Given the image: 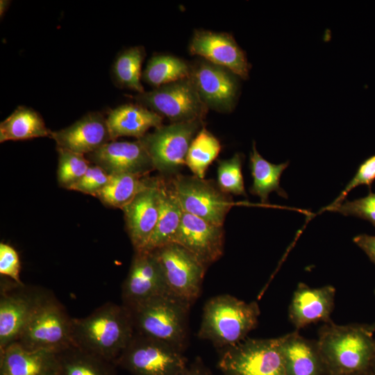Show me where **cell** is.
<instances>
[{"label": "cell", "mask_w": 375, "mask_h": 375, "mask_svg": "<svg viewBox=\"0 0 375 375\" xmlns=\"http://www.w3.org/2000/svg\"><path fill=\"white\" fill-rule=\"evenodd\" d=\"M153 252L160 265L168 294L192 306L201 294L207 267L176 242Z\"/></svg>", "instance_id": "obj_9"}, {"label": "cell", "mask_w": 375, "mask_h": 375, "mask_svg": "<svg viewBox=\"0 0 375 375\" xmlns=\"http://www.w3.org/2000/svg\"><path fill=\"white\" fill-rule=\"evenodd\" d=\"M60 375H117L116 365L75 346L58 353Z\"/></svg>", "instance_id": "obj_27"}, {"label": "cell", "mask_w": 375, "mask_h": 375, "mask_svg": "<svg viewBox=\"0 0 375 375\" xmlns=\"http://www.w3.org/2000/svg\"><path fill=\"white\" fill-rule=\"evenodd\" d=\"M218 367L225 375H287L279 338L244 339L224 349Z\"/></svg>", "instance_id": "obj_6"}, {"label": "cell", "mask_w": 375, "mask_h": 375, "mask_svg": "<svg viewBox=\"0 0 375 375\" xmlns=\"http://www.w3.org/2000/svg\"><path fill=\"white\" fill-rule=\"evenodd\" d=\"M230 70L206 60L190 65V78L208 108L230 112L235 104L239 85Z\"/></svg>", "instance_id": "obj_14"}, {"label": "cell", "mask_w": 375, "mask_h": 375, "mask_svg": "<svg viewBox=\"0 0 375 375\" xmlns=\"http://www.w3.org/2000/svg\"><path fill=\"white\" fill-rule=\"evenodd\" d=\"M0 375H60L58 353L14 342L0 351Z\"/></svg>", "instance_id": "obj_21"}, {"label": "cell", "mask_w": 375, "mask_h": 375, "mask_svg": "<svg viewBox=\"0 0 375 375\" xmlns=\"http://www.w3.org/2000/svg\"><path fill=\"white\" fill-rule=\"evenodd\" d=\"M57 151L58 183L60 186L69 190L83 177L91 163L83 154L62 149H57Z\"/></svg>", "instance_id": "obj_33"}, {"label": "cell", "mask_w": 375, "mask_h": 375, "mask_svg": "<svg viewBox=\"0 0 375 375\" xmlns=\"http://www.w3.org/2000/svg\"><path fill=\"white\" fill-rule=\"evenodd\" d=\"M158 178L160 212L156 228L143 251H153L173 242L183 213L170 177Z\"/></svg>", "instance_id": "obj_22"}, {"label": "cell", "mask_w": 375, "mask_h": 375, "mask_svg": "<svg viewBox=\"0 0 375 375\" xmlns=\"http://www.w3.org/2000/svg\"><path fill=\"white\" fill-rule=\"evenodd\" d=\"M126 229L134 251L144 248L152 235L160 212L158 178L150 177L146 187L122 209Z\"/></svg>", "instance_id": "obj_17"}, {"label": "cell", "mask_w": 375, "mask_h": 375, "mask_svg": "<svg viewBox=\"0 0 375 375\" xmlns=\"http://www.w3.org/2000/svg\"><path fill=\"white\" fill-rule=\"evenodd\" d=\"M150 176L133 174L110 175L108 183L95 195L104 205L122 209L147 185Z\"/></svg>", "instance_id": "obj_28"}, {"label": "cell", "mask_w": 375, "mask_h": 375, "mask_svg": "<svg viewBox=\"0 0 375 375\" xmlns=\"http://www.w3.org/2000/svg\"><path fill=\"white\" fill-rule=\"evenodd\" d=\"M50 137L57 149L81 154L94 152L111 141L107 120L100 112L89 113L73 124L56 131Z\"/></svg>", "instance_id": "obj_19"}, {"label": "cell", "mask_w": 375, "mask_h": 375, "mask_svg": "<svg viewBox=\"0 0 375 375\" xmlns=\"http://www.w3.org/2000/svg\"><path fill=\"white\" fill-rule=\"evenodd\" d=\"M0 351L16 342L30 320L51 294L35 286L11 280L1 283Z\"/></svg>", "instance_id": "obj_8"}, {"label": "cell", "mask_w": 375, "mask_h": 375, "mask_svg": "<svg viewBox=\"0 0 375 375\" xmlns=\"http://www.w3.org/2000/svg\"><path fill=\"white\" fill-rule=\"evenodd\" d=\"M143 47H133L122 51L115 60L112 67L114 78L122 88L143 93L141 81V67L145 57Z\"/></svg>", "instance_id": "obj_31"}, {"label": "cell", "mask_w": 375, "mask_h": 375, "mask_svg": "<svg viewBox=\"0 0 375 375\" xmlns=\"http://www.w3.org/2000/svg\"><path fill=\"white\" fill-rule=\"evenodd\" d=\"M134 333L131 313L123 304L106 302L86 317L73 318L74 346L114 364Z\"/></svg>", "instance_id": "obj_2"}, {"label": "cell", "mask_w": 375, "mask_h": 375, "mask_svg": "<svg viewBox=\"0 0 375 375\" xmlns=\"http://www.w3.org/2000/svg\"><path fill=\"white\" fill-rule=\"evenodd\" d=\"M133 375H175L187 365L183 351L135 333L115 362Z\"/></svg>", "instance_id": "obj_7"}, {"label": "cell", "mask_w": 375, "mask_h": 375, "mask_svg": "<svg viewBox=\"0 0 375 375\" xmlns=\"http://www.w3.org/2000/svg\"><path fill=\"white\" fill-rule=\"evenodd\" d=\"M16 342L27 349L59 353L74 346L73 318L51 294L30 320Z\"/></svg>", "instance_id": "obj_5"}, {"label": "cell", "mask_w": 375, "mask_h": 375, "mask_svg": "<svg viewBox=\"0 0 375 375\" xmlns=\"http://www.w3.org/2000/svg\"><path fill=\"white\" fill-rule=\"evenodd\" d=\"M183 210L210 223L223 226L233 204L230 194L224 193L213 181L176 174L170 177Z\"/></svg>", "instance_id": "obj_12"}, {"label": "cell", "mask_w": 375, "mask_h": 375, "mask_svg": "<svg viewBox=\"0 0 375 375\" xmlns=\"http://www.w3.org/2000/svg\"><path fill=\"white\" fill-rule=\"evenodd\" d=\"M335 294L332 285L313 288L299 283L289 306V318L296 331L319 322H331Z\"/></svg>", "instance_id": "obj_20"}, {"label": "cell", "mask_w": 375, "mask_h": 375, "mask_svg": "<svg viewBox=\"0 0 375 375\" xmlns=\"http://www.w3.org/2000/svg\"><path fill=\"white\" fill-rule=\"evenodd\" d=\"M89 160L101 167L108 174H133L147 176L155 170L149 153L143 142L111 141L88 154Z\"/></svg>", "instance_id": "obj_18"}, {"label": "cell", "mask_w": 375, "mask_h": 375, "mask_svg": "<svg viewBox=\"0 0 375 375\" xmlns=\"http://www.w3.org/2000/svg\"><path fill=\"white\" fill-rule=\"evenodd\" d=\"M374 294H375V290H374ZM370 325H371L372 328L375 331V322Z\"/></svg>", "instance_id": "obj_41"}, {"label": "cell", "mask_w": 375, "mask_h": 375, "mask_svg": "<svg viewBox=\"0 0 375 375\" xmlns=\"http://www.w3.org/2000/svg\"><path fill=\"white\" fill-rule=\"evenodd\" d=\"M189 51L192 55L230 70L241 78H249L251 66L246 53L230 33L197 30Z\"/></svg>", "instance_id": "obj_15"}, {"label": "cell", "mask_w": 375, "mask_h": 375, "mask_svg": "<svg viewBox=\"0 0 375 375\" xmlns=\"http://www.w3.org/2000/svg\"><path fill=\"white\" fill-rule=\"evenodd\" d=\"M9 4H10L9 1H6V0H1L0 1V15H1V17H2V15H3V14L6 11V10L8 8Z\"/></svg>", "instance_id": "obj_40"}, {"label": "cell", "mask_w": 375, "mask_h": 375, "mask_svg": "<svg viewBox=\"0 0 375 375\" xmlns=\"http://www.w3.org/2000/svg\"><path fill=\"white\" fill-rule=\"evenodd\" d=\"M372 375H375V372H374V373H373V374H372Z\"/></svg>", "instance_id": "obj_43"}, {"label": "cell", "mask_w": 375, "mask_h": 375, "mask_svg": "<svg viewBox=\"0 0 375 375\" xmlns=\"http://www.w3.org/2000/svg\"><path fill=\"white\" fill-rule=\"evenodd\" d=\"M175 375H212V374L199 358H197L193 363L187 365Z\"/></svg>", "instance_id": "obj_39"}, {"label": "cell", "mask_w": 375, "mask_h": 375, "mask_svg": "<svg viewBox=\"0 0 375 375\" xmlns=\"http://www.w3.org/2000/svg\"><path fill=\"white\" fill-rule=\"evenodd\" d=\"M331 211L346 216H354L369 222L375 226V193L371 191L366 197L353 201H344L335 206H326L319 212Z\"/></svg>", "instance_id": "obj_34"}, {"label": "cell", "mask_w": 375, "mask_h": 375, "mask_svg": "<svg viewBox=\"0 0 375 375\" xmlns=\"http://www.w3.org/2000/svg\"><path fill=\"white\" fill-rule=\"evenodd\" d=\"M21 264L19 255L10 245L0 243V274L16 283L24 284L20 279Z\"/></svg>", "instance_id": "obj_37"}, {"label": "cell", "mask_w": 375, "mask_h": 375, "mask_svg": "<svg viewBox=\"0 0 375 375\" xmlns=\"http://www.w3.org/2000/svg\"><path fill=\"white\" fill-rule=\"evenodd\" d=\"M190 306L169 294H163L128 310L135 333L166 342L183 351L188 338Z\"/></svg>", "instance_id": "obj_4"}, {"label": "cell", "mask_w": 375, "mask_h": 375, "mask_svg": "<svg viewBox=\"0 0 375 375\" xmlns=\"http://www.w3.org/2000/svg\"><path fill=\"white\" fill-rule=\"evenodd\" d=\"M221 149L219 140L203 126L190 145L185 165L194 176L204 178L208 167L217 158Z\"/></svg>", "instance_id": "obj_30"}, {"label": "cell", "mask_w": 375, "mask_h": 375, "mask_svg": "<svg viewBox=\"0 0 375 375\" xmlns=\"http://www.w3.org/2000/svg\"><path fill=\"white\" fill-rule=\"evenodd\" d=\"M190 74V65L183 60L173 56L160 55L149 60L142 74V78L156 88L188 78Z\"/></svg>", "instance_id": "obj_29"}, {"label": "cell", "mask_w": 375, "mask_h": 375, "mask_svg": "<svg viewBox=\"0 0 375 375\" xmlns=\"http://www.w3.org/2000/svg\"><path fill=\"white\" fill-rule=\"evenodd\" d=\"M163 117L137 103L111 110L106 118L111 141L122 136L140 139L151 128L162 126Z\"/></svg>", "instance_id": "obj_24"}, {"label": "cell", "mask_w": 375, "mask_h": 375, "mask_svg": "<svg viewBox=\"0 0 375 375\" xmlns=\"http://www.w3.org/2000/svg\"><path fill=\"white\" fill-rule=\"evenodd\" d=\"M173 242L183 247L208 267L223 255L224 231L223 226L183 212Z\"/></svg>", "instance_id": "obj_16"}, {"label": "cell", "mask_w": 375, "mask_h": 375, "mask_svg": "<svg viewBox=\"0 0 375 375\" xmlns=\"http://www.w3.org/2000/svg\"><path fill=\"white\" fill-rule=\"evenodd\" d=\"M329 375H335V374H329Z\"/></svg>", "instance_id": "obj_44"}, {"label": "cell", "mask_w": 375, "mask_h": 375, "mask_svg": "<svg viewBox=\"0 0 375 375\" xmlns=\"http://www.w3.org/2000/svg\"><path fill=\"white\" fill-rule=\"evenodd\" d=\"M243 155L217 162V185L224 193L247 196L242 172Z\"/></svg>", "instance_id": "obj_32"}, {"label": "cell", "mask_w": 375, "mask_h": 375, "mask_svg": "<svg viewBox=\"0 0 375 375\" xmlns=\"http://www.w3.org/2000/svg\"><path fill=\"white\" fill-rule=\"evenodd\" d=\"M134 99L172 123L203 121L208 110L190 78L140 93Z\"/></svg>", "instance_id": "obj_10"}, {"label": "cell", "mask_w": 375, "mask_h": 375, "mask_svg": "<svg viewBox=\"0 0 375 375\" xmlns=\"http://www.w3.org/2000/svg\"><path fill=\"white\" fill-rule=\"evenodd\" d=\"M110 175L96 165H91L83 177L69 190L78 191L93 197L109 181Z\"/></svg>", "instance_id": "obj_36"}, {"label": "cell", "mask_w": 375, "mask_h": 375, "mask_svg": "<svg viewBox=\"0 0 375 375\" xmlns=\"http://www.w3.org/2000/svg\"><path fill=\"white\" fill-rule=\"evenodd\" d=\"M203 126V121L160 126L140 140L147 148L154 169L163 176L176 174L185 165L190 145Z\"/></svg>", "instance_id": "obj_11"}, {"label": "cell", "mask_w": 375, "mask_h": 375, "mask_svg": "<svg viewBox=\"0 0 375 375\" xmlns=\"http://www.w3.org/2000/svg\"><path fill=\"white\" fill-rule=\"evenodd\" d=\"M163 294L168 293L154 253L135 251L128 273L122 285V304L130 309Z\"/></svg>", "instance_id": "obj_13"}, {"label": "cell", "mask_w": 375, "mask_h": 375, "mask_svg": "<svg viewBox=\"0 0 375 375\" xmlns=\"http://www.w3.org/2000/svg\"><path fill=\"white\" fill-rule=\"evenodd\" d=\"M260 313L256 301L247 303L230 294L217 295L204 305L198 337L217 347L233 346L256 328Z\"/></svg>", "instance_id": "obj_3"}, {"label": "cell", "mask_w": 375, "mask_h": 375, "mask_svg": "<svg viewBox=\"0 0 375 375\" xmlns=\"http://www.w3.org/2000/svg\"><path fill=\"white\" fill-rule=\"evenodd\" d=\"M288 165V161L273 164L266 160L258 153L256 142H253L249 159V167L253 178L250 192L258 196L262 203L268 202L269 194L272 192H276L280 197L287 199V193L280 186V179Z\"/></svg>", "instance_id": "obj_25"}, {"label": "cell", "mask_w": 375, "mask_h": 375, "mask_svg": "<svg viewBox=\"0 0 375 375\" xmlns=\"http://www.w3.org/2000/svg\"><path fill=\"white\" fill-rule=\"evenodd\" d=\"M279 339L287 375L322 374L325 367L316 341L304 338L298 331Z\"/></svg>", "instance_id": "obj_23"}, {"label": "cell", "mask_w": 375, "mask_h": 375, "mask_svg": "<svg viewBox=\"0 0 375 375\" xmlns=\"http://www.w3.org/2000/svg\"><path fill=\"white\" fill-rule=\"evenodd\" d=\"M353 240L375 264V235L360 234L355 236Z\"/></svg>", "instance_id": "obj_38"}, {"label": "cell", "mask_w": 375, "mask_h": 375, "mask_svg": "<svg viewBox=\"0 0 375 375\" xmlns=\"http://www.w3.org/2000/svg\"><path fill=\"white\" fill-rule=\"evenodd\" d=\"M374 331L370 324L325 323L317 349L329 374L372 375L375 359Z\"/></svg>", "instance_id": "obj_1"}, {"label": "cell", "mask_w": 375, "mask_h": 375, "mask_svg": "<svg viewBox=\"0 0 375 375\" xmlns=\"http://www.w3.org/2000/svg\"><path fill=\"white\" fill-rule=\"evenodd\" d=\"M372 369H373V373H374L375 372V359H374V363H373Z\"/></svg>", "instance_id": "obj_42"}, {"label": "cell", "mask_w": 375, "mask_h": 375, "mask_svg": "<svg viewBox=\"0 0 375 375\" xmlns=\"http://www.w3.org/2000/svg\"><path fill=\"white\" fill-rule=\"evenodd\" d=\"M51 133L40 115L26 106H19L0 124L1 143L8 140L50 137Z\"/></svg>", "instance_id": "obj_26"}, {"label": "cell", "mask_w": 375, "mask_h": 375, "mask_svg": "<svg viewBox=\"0 0 375 375\" xmlns=\"http://www.w3.org/2000/svg\"><path fill=\"white\" fill-rule=\"evenodd\" d=\"M375 181V155L365 160L358 167L354 176L347 184L338 197L328 206H335L342 203L348 194L359 185H367L369 190Z\"/></svg>", "instance_id": "obj_35"}]
</instances>
